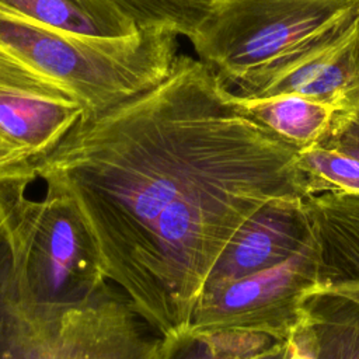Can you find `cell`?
I'll return each mask as SVG.
<instances>
[{"label":"cell","mask_w":359,"mask_h":359,"mask_svg":"<svg viewBox=\"0 0 359 359\" xmlns=\"http://www.w3.org/2000/svg\"><path fill=\"white\" fill-rule=\"evenodd\" d=\"M34 170L76 202L107 280L160 338L188 330L210 271L250 216L313 196L299 149L188 55L151 90L81 116Z\"/></svg>","instance_id":"1"},{"label":"cell","mask_w":359,"mask_h":359,"mask_svg":"<svg viewBox=\"0 0 359 359\" xmlns=\"http://www.w3.org/2000/svg\"><path fill=\"white\" fill-rule=\"evenodd\" d=\"M359 24V0H213L189 41L227 91L250 98Z\"/></svg>","instance_id":"2"},{"label":"cell","mask_w":359,"mask_h":359,"mask_svg":"<svg viewBox=\"0 0 359 359\" xmlns=\"http://www.w3.org/2000/svg\"><path fill=\"white\" fill-rule=\"evenodd\" d=\"M178 36L168 28H151L123 38H93L0 13V56L65 90L83 108L81 116L160 84L175 62Z\"/></svg>","instance_id":"3"},{"label":"cell","mask_w":359,"mask_h":359,"mask_svg":"<svg viewBox=\"0 0 359 359\" xmlns=\"http://www.w3.org/2000/svg\"><path fill=\"white\" fill-rule=\"evenodd\" d=\"M158 339L109 282L73 306L29 302L0 229V359H153Z\"/></svg>","instance_id":"4"},{"label":"cell","mask_w":359,"mask_h":359,"mask_svg":"<svg viewBox=\"0 0 359 359\" xmlns=\"http://www.w3.org/2000/svg\"><path fill=\"white\" fill-rule=\"evenodd\" d=\"M29 184L0 180V229L14 273L34 304L81 303L108 283L94 236L66 192L46 187L32 199Z\"/></svg>","instance_id":"5"},{"label":"cell","mask_w":359,"mask_h":359,"mask_svg":"<svg viewBox=\"0 0 359 359\" xmlns=\"http://www.w3.org/2000/svg\"><path fill=\"white\" fill-rule=\"evenodd\" d=\"M321 243L311 223L299 250L280 264L205 286L187 331L236 330L287 339L307 320V302L321 293Z\"/></svg>","instance_id":"6"},{"label":"cell","mask_w":359,"mask_h":359,"mask_svg":"<svg viewBox=\"0 0 359 359\" xmlns=\"http://www.w3.org/2000/svg\"><path fill=\"white\" fill-rule=\"evenodd\" d=\"M83 115L56 84L0 56V132L35 158L49 153Z\"/></svg>","instance_id":"7"},{"label":"cell","mask_w":359,"mask_h":359,"mask_svg":"<svg viewBox=\"0 0 359 359\" xmlns=\"http://www.w3.org/2000/svg\"><path fill=\"white\" fill-rule=\"evenodd\" d=\"M310 227L306 201L266 203L234 233L205 286L231 282L280 264L299 250Z\"/></svg>","instance_id":"8"},{"label":"cell","mask_w":359,"mask_h":359,"mask_svg":"<svg viewBox=\"0 0 359 359\" xmlns=\"http://www.w3.org/2000/svg\"><path fill=\"white\" fill-rule=\"evenodd\" d=\"M359 90V24L344 38L264 84L250 98L297 94L337 109Z\"/></svg>","instance_id":"9"},{"label":"cell","mask_w":359,"mask_h":359,"mask_svg":"<svg viewBox=\"0 0 359 359\" xmlns=\"http://www.w3.org/2000/svg\"><path fill=\"white\" fill-rule=\"evenodd\" d=\"M323 290L359 303V196L342 195L320 210Z\"/></svg>","instance_id":"10"},{"label":"cell","mask_w":359,"mask_h":359,"mask_svg":"<svg viewBox=\"0 0 359 359\" xmlns=\"http://www.w3.org/2000/svg\"><path fill=\"white\" fill-rule=\"evenodd\" d=\"M0 13L93 38H123L139 31L107 0H0Z\"/></svg>","instance_id":"11"},{"label":"cell","mask_w":359,"mask_h":359,"mask_svg":"<svg viewBox=\"0 0 359 359\" xmlns=\"http://www.w3.org/2000/svg\"><path fill=\"white\" fill-rule=\"evenodd\" d=\"M231 97L247 115L299 150L318 143L325 136L337 111L331 104L297 94L265 98H240L233 94Z\"/></svg>","instance_id":"12"},{"label":"cell","mask_w":359,"mask_h":359,"mask_svg":"<svg viewBox=\"0 0 359 359\" xmlns=\"http://www.w3.org/2000/svg\"><path fill=\"white\" fill-rule=\"evenodd\" d=\"M287 339L248 331H185L160 338L153 359H285Z\"/></svg>","instance_id":"13"},{"label":"cell","mask_w":359,"mask_h":359,"mask_svg":"<svg viewBox=\"0 0 359 359\" xmlns=\"http://www.w3.org/2000/svg\"><path fill=\"white\" fill-rule=\"evenodd\" d=\"M317 339L316 359H359V303L330 293L307 302Z\"/></svg>","instance_id":"14"},{"label":"cell","mask_w":359,"mask_h":359,"mask_svg":"<svg viewBox=\"0 0 359 359\" xmlns=\"http://www.w3.org/2000/svg\"><path fill=\"white\" fill-rule=\"evenodd\" d=\"M137 29L168 28L189 38L213 0H107Z\"/></svg>","instance_id":"15"},{"label":"cell","mask_w":359,"mask_h":359,"mask_svg":"<svg viewBox=\"0 0 359 359\" xmlns=\"http://www.w3.org/2000/svg\"><path fill=\"white\" fill-rule=\"evenodd\" d=\"M299 167L309 178L313 195L339 192L359 196V160L321 144L299 150Z\"/></svg>","instance_id":"16"},{"label":"cell","mask_w":359,"mask_h":359,"mask_svg":"<svg viewBox=\"0 0 359 359\" xmlns=\"http://www.w3.org/2000/svg\"><path fill=\"white\" fill-rule=\"evenodd\" d=\"M316 144L335 149L359 160V90L334 112L325 136Z\"/></svg>","instance_id":"17"},{"label":"cell","mask_w":359,"mask_h":359,"mask_svg":"<svg viewBox=\"0 0 359 359\" xmlns=\"http://www.w3.org/2000/svg\"><path fill=\"white\" fill-rule=\"evenodd\" d=\"M34 156L0 132V180L17 178L34 182Z\"/></svg>","instance_id":"18"},{"label":"cell","mask_w":359,"mask_h":359,"mask_svg":"<svg viewBox=\"0 0 359 359\" xmlns=\"http://www.w3.org/2000/svg\"><path fill=\"white\" fill-rule=\"evenodd\" d=\"M317 339L313 327L306 320L287 338L285 359H316Z\"/></svg>","instance_id":"19"}]
</instances>
